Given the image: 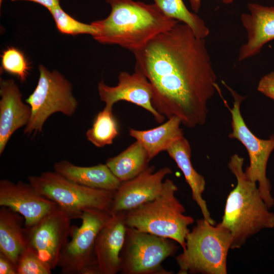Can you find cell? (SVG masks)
Instances as JSON below:
<instances>
[{
    "label": "cell",
    "instance_id": "cell-1",
    "mask_svg": "<svg viewBox=\"0 0 274 274\" xmlns=\"http://www.w3.org/2000/svg\"><path fill=\"white\" fill-rule=\"evenodd\" d=\"M132 53L134 70L150 83L159 113L176 116L188 128L206 123L209 102L218 87L205 39L180 22Z\"/></svg>",
    "mask_w": 274,
    "mask_h": 274
},
{
    "label": "cell",
    "instance_id": "cell-2",
    "mask_svg": "<svg viewBox=\"0 0 274 274\" xmlns=\"http://www.w3.org/2000/svg\"><path fill=\"white\" fill-rule=\"evenodd\" d=\"M111 8L106 18L91 23L97 30L93 38L102 44L118 45L132 52L178 20L165 15L155 4L133 0H106Z\"/></svg>",
    "mask_w": 274,
    "mask_h": 274
},
{
    "label": "cell",
    "instance_id": "cell-3",
    "mask_svg": "<svg viewBox=\"0 0 274 274\" xmlns=\"http://www.w3.org/2000/svg\"><path fill=\"white\" fill-rule=\"evenodd\" d=\"M244 162L242 157L234 154L228 163L237 184L227 196L220 223L231 234V249L240 248L261 230L274 227V214L262 198L256 183L246 177Z\"/></svg>",
    "mask_w": 274,
    "mask_h": 274
},
{
    "label": "cell",
    "instance_id": "cell-4",
    "mask_svg": "<svg viewBox=\"0 0 274 274\" xmlns=\"http://www.w3.org/2000/svg\"><path fill=\"white\" fill-rule=\"evenodd\" d=\"M177 190L173 180L165 179L157 197L125 213L127 226L173 239L183 250L188 227L194 220L184 214V207L175 196Z\"/></svg>",
    "mask_w": 274,
    "mask_h": 274
},
{
    "label": "cell",
    "instance_id": "cell-5",
    "mask_svg": "<svg viewBox=\"0 0 274 274\" xmlns=\"http://www.w3.org/2000/svg\"><path fill=\"white\" fill-rule=\"evenodd\" d=\"M203 218L187 234L185 247L176 257L179 274H226L227 257L232 237L220 223L216 226Z\"/></svg>",
    "mask_w": 274,
    "mask_h": 274
},
{
    "label": "cell",
    "instance_id": "cell-6",
    "mask_svg": "<svg viewBox=\"0 0 274 274\" xmlns=\"http://www.w3.org/2000/svg\"><path fill=\"white\" fill-rule=\"evenodd\" d=\"M28 181L39 193L55 202L71 220L80 219L88 209L109 212L115 193L77 184L54 170L29 176Z\"/></svg>",
    "mask_w": 274,
    "mask_h": 274
},
{
    "label": "cell",
    "instance_id": "cell-7",
    "mask_svg": "<svg viewBox=\"0 0 274 274\" xmlns=\"http://www.w3.org/2000/svg\"><path fill=\"white\" fill-rule=\"evenodd\" d=\"M39 71L37 86L25 100L31 111L24 129V134L27 135L41 132L44 123L53 114L72 116L78 106L71 83L61 73L55 70L51 72L41 64Z\"/></svg>",
    "mask_w": 274,
    "mask_h": 274
},
{
    "label": "cell",
    "instance_id": "cell-8",
    "mask_svg": "<svg viewBox=\"0 0 274 274\" xmlns=\"http://www.w3.org/2000/svg\"><path fill=\"white\" fill-rule=\"evenodd\" d=\"M174 240L128 227L120 253L122 274H170L162 266L174 256L178 246Z\"/></svg>",
    "mask_w": 274,
    "mask_h": 274
},
{
    "label": "cell",
    "instance_id": "cell-9",
    "mask_svg": "<svg viewBox=\"0 0 274 274\" xmlns=\"http://www.w3.org/2000/svg\"><path fill=\"white\" fill-rule=\"evenodd\" d=\"M111 215L106 211L88 209L82 215L80 226L71 227V239L62 249L58 263L62 274H99L95 255L98 233Z\"/></svg>",
    "mask_w": 274,
    "mask_h": 274
},
{
    "label": "cell",
    "instance_id": "cell-10",
    "mask_svg": "<svg viewBox=\"0 0 274 274\" xmlns=\"http://www.w3.org/2000/svg\"><path fill=\"white\" fill-rule=\"evenodd\" d=\"M232 95L233 107H228L231 115L232 131L229 138L239 141L246 148L250 164L245 170L248 179L258 183L261 195L269 209L274 206V198L271 194V185L266 177V167L270 154L274 150V134L269 139L258 138L246 125L241 112V105L244 97L222 82Z\"/></svg>",
    "mask_w": 274,
    "mask_h": 274
},
{
    "label": "cell",
    "instance_id": "cell-11",
    "mask_svg": "<svg viewBox=\"0 0 274 274\" xmlns=\"http://www.w3.org/2000/svg\"><path fill=\"white\" fill-rule=\"evenodd\" d=\"M71 220L58 206L35 225L24 227L27 246L52 269L58 266L61 252L68 241Z\"/></svg>",
    "mask_w": 274,
    "mask_h": 274
},
{
    "label": "cell",
    "instance_id": "cell-12",
    "mask_svg": "<svg viewBox=\"0 0 274 274\" xmlns=\"http://www.w3.org/2000/svg\"><path fill=\"white\" fill-rule=\"evenodd\" d=\"M172 174L168 167L155 172V167L152 165L135 178L122 182L114 194L110 214L126 213L153 200L161 192L165 177Z\"/></svg>",
    "mask_w": 274,
    "mask_h": 274
},
{
    "label": "cell",
    "instance_id": "cell-13",
    "mask_svg": "<svg viewBox=\"0 0 274 274\" xmlns=\"http://www.w3.org/2000/svg\"><path fill=\"white\" fill-rule=\"evenodd\" d=\"M98 92L101 101L105 106L112 108L119 101L131 102L150 113L155 121L161 123L165 117L153 107L152 100V86L145 75L135 70L130 74L121 72L118 75V83L115 86H110L103 81L98 83Z\"/></svg>",
    "mask_w": 274,
    "mask_h": 274
},
{
    "label": "cell",
    "instance_id": "cell-14",
    "mask_svg": "<svg viewBox=\"0 0 274 274\" xmlns=\"http://www.w3.org/2000/svg\"><path fill=\"white\" fill-rule=\"evenodd\" d=\"M58 205L39 193L28 182L0 181V207H8L24 218V227L37 223Z\"/></svg>",
    "mask_w": 274,
    "mask_h": 274
},
{
    "label": "cell",
    "instance_id": "cell-15",
    "mask_svg": "<svg viewBox=\"0 0 274 274\" xmlns=\"http://www.w3.org/2000/svg\"><path fill=\"white\" fill-rule=\"evenodd\" d=\"M127 226L125 213L111 215L97 234L95 255L99 274H116L120 270V253Z\"/></svg>",
    "mask_w": 274,
    "mask_h": 274
},
{
    "label": "cell",
    "instance_id": "cell-16",
    "mask_svg": "<svg viewBox=\"0 0 274 274\" xmlns=\"http://www.w3.org/2000/svg\"><path fill=\"white\" fill-rule=\"evenodd\" d=\"M247 7L249 13L241 16L247 41L239 50V61L259 54L265 44L274 40V7L257 3H249Z\"/></svg>",
    "mask_w": 274,
    "mask_h": 274
},
{
    "label": "cell",
    "instance_id": "cell-17",
    "mask_svg": "<svg viewBox=\"0 0 274 274\" xmlns=\"http://www.w3.org/2000/svg\"><path fill=\"white\" fill-rule=\"evenodd\" d=\"M0 155L12 135L25 127L31 116V108L22 99L18 85L12 79L0 80Z\"/></svg>",
    "mask_w": 274,
    "mask_h": 274
},
{
    "label": "cell",
    "instance_id": "cell-18",
    "mask_svg": "<svg viewBox=\"0 0 274 274\" xmlns=\"http://www.w3.org/2000/svg\"><path fill=\"white\" fill-rule=\"evenodd\" d=\"M53 169L71 181L92 188L115 192L122 182L106 164L80 166L67 160H61L55 163Z\"/></svg>",
    "mask_w": 274,
    "mask_h": 274
},
{
    "label": "cell",
    "instance_id": "cell-19",
    "mask_svg": "<svg viewBox=\"0 0 274 274\" xmlns=\"http://www.w3.org/2000/svg\"><path fill=\"white\" fill-rule=\"evenodd\" d=\"M166 151L182 172L186 182L191 188L192 198L199 207L203 218L214 225L215 221L211 218L207 203L202 198L206 181L192 165L191 148L188 141L183 136L173 143Z\"/></svg>",
    "mask_w": 274,
    "mask_h": 274
},
{
    "label": "cell",
    "instance_id": "cell-20",
    "mask_svg": "<svg viewBox=\"0 0 274 274\" xmlns=\"http://www.w3.org/2000/svg\"><path fill=\"white\" fill-rule=\"evenodd\" d=\"M24 217L6 207L0 208V252L15 265L22 251L27 247Z\"/></svg>",
    "mask_w": 274,
    "mask_h": 274
},
{
    "label": "cell",
    "instance_id": "cell-21",
    "mask_svg": "<svg viewBox=\"0 0 274 274\" xmlns=\"http://www.w3.org/2000/svg\"><path fill=\"white\" fill-rule=\"evenodd\" d=\"M180 119L176 116L159 126L148 130L129 128V135L139 142L147 151L150 160L161 152L166 151L175 141L184 136Z\"/></svg>",
    "mask_w": 274,
    "mask_h": 274
},
{
    "label": "cell",
    "instance_id": "cell-22",
    "mask_svg": "<svg viewBox=\"0 0 274 274\" xmlns=\"http://www.w3.org/2000/svg\"><path fill=\"white\" fill-rule=\"evenodd\" d=\"M150 161L145 148L136 141L118 155L108 158L106 164L121 182H124L144 171Z\"/></svg>",
    "mask_w": 274,
    "mask_h": 274
},
{
    "label": "cell",
    "instance_id": "cell-23",
    "mask_svg": "<svg viewBox=\"0 0 274 274\" xmlns=\"http://www.w3.org/2000/svg\"><path fill=\"white\" fill-rule=\"evenodd\" d=\"M166 16L187 25L198 38L205 39L210 30L204 21L195 13L190 12L183 0H153Z\"/></svg>",
    "mask_w": 274,
    "mask_h": 274
},
{
    "label": "cell",
    "instance_id": "cell-24",
    "mask_svg": "<svg viewBox=\"0 0 274 274\" xmlns=\"http://www.w3.org/2000/svg\"><path fill=\"white\" fill-rule=\"evenodd\" d=\"M118 134V123L113 114V108L105 106L96 115L86 136L94 146L101 148L112 144Z\"/></svg>",
    "mask_w": 274,
    "mask_h": 274
},
{
    "label": "cell",
    "instance_id": "cell-25",
    "mask_svg": "<svg viewBox=\"0 0 274 274\" xmlns=\"http://www.w3.org/2000/svg\"><path fill=\"white\" fill-rule=\"evenodd\" d=\"M2 70L16 77L21 83L26 81L31 66L22 51L14 47H7L1 55Z\"/></svg>",
    "mask_w": 274,
    "mask_h": 274
},
{
    "label": "cell",
    "instance_id": "cell-26",
    "mask_svg": "<svg viewBox=\"0 0 274 274\" xmlns=\"http://www.w3.org/2000/svg\"><path fill=\"white\" fill-rule=\"evenodd\" d=\"M49 12L53 18L57 29L62 33L73 36L89 34L93 37L97 33L96 28L93 25L78 21L65 12L60 6Z\"/></svg>",
    "mask_w": 274,
    "mask_h": 274
},
{
    "label": "cell",
    "instance_id": "cell-27",
    "mask_svg": "<svg viewBox=\"0 0 274 274\" xmlns=\"http://www.w3.org/2000/svg\"><path fill=\"white\" fill-rule=\"evenodd\" d=\"M16 270L17 274H51L52 269L27 246L19 257Z\"/></svg>",
    "mask_w": 274,
    "mask_h": 274
},
{
    "label": "cell",
    "instance_id": "cell-28",
    "mask_svg": "<svg viewBox=\"0 0 274 274\" xmlns=\"http://www.w3.org/2000/svg\"><path fill=\"white\" fill-rule=\"evenodd\" d=\"M257 90L274 100V71L264 75L260 79Z\"/></svg>",
    "mask_w": 274,
    "mask_h": 274
},
{
    "label": "cell",
    "instance_id": "cell-29",
    "mask_svg": "<svg viewBox=\"0 0 274 274\" xmlns=\"http://www.w3.org/2000/svg\"><path fill=\"white\" fill-rule=\"evenodd\" d=\"M0 274H17L15 265L7 256L1 252Z\"/></svg>",
    "mask_w": 274,
    "mask_h": 274
},
{
    "label": "cell",
    "instance_id": "cell-30",
    "mask_svg": "<svg viewBox=\"0 0 274 274\" xmlns=\"http://www.w3.org/2000/svg\"><path fill=\"white\" fill-rule=\"evenodd\" d=\"M12 1H26L36 3L47 8L49 11L60 6V0H11Z\"/></svg>",
    "mask_w": 274,
    "mask_h": 274
},
{
    "label": "cell",
    "instance_id": "cell-31",
    "mask_svg": "<svg viewBox=\"0 0 274 274\" xmlns=\"http://www.w3.org/2000/svg\"><path fill=\"white\" fill-rule=\"evenodd\" d=\"M201 0H190V4L191 9L195 12L197 13L200 9Z\"/></svg>",
    "mask_w": 274,
    "mask_h": 274
},
{
    "label": "cell",
    "instance_id": "cell-32",
    "mask_svg": "<svg viewBox=\"0 0 274 274\" xmlns=\"http://www.w3.org/2000/svg\"><path fill=\"white\" fill-rule=\"evenodd\" d=\"M224 3L229 4L231 3L233 0H221Z\"/></svg>",
    "mask_w": 274,
    "mask_h": 274
},
{
    "label": "cell",
    "instance_id": "cell-33",
    "mask_svg": "<svg viewBox=\"0 0 274 274\" xmlns=\"http://www.w3.org/2000/svg\"><path fill=\"white\" fill-rule=\"evenodd\" d=\"M2 2H3V0H0V4H1H1H2Z\"/></svg>",
    "mask_w": 274,
    "mask_h": 274
}]
</instances>
